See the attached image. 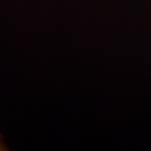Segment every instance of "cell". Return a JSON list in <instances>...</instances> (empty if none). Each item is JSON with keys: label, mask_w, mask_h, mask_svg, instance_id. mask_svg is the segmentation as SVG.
I'll use <instances>...</instances> for the list:
<instances>
[{"label": "cell", "mask_w": 151, "mask_h": 151, "mask_svg": "<svg viewBox=\"0 0 151 151\" xmlns=\"http://www.w3.org/2000/svg\"><path fill=\"white\" fill-rule=\"evenodd\" d=\"M7 150H8V149H7V146L5 145V144H4V140H3L2 137L0 136V151Z\"/></svg>", "instance_id": "6da1fadb"}]
</instances>
